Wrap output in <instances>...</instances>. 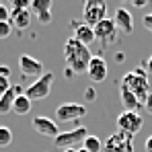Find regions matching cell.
Wrapping results in <instances>:
<instances>
[{"mask_svg":"<svg viewBox=\"0 0 152 152\" xmlns=\"http://www.w3.org/2000/svg\"><path fill=\"white\" fill-rule=\"evenodd\" d=\"M93 53L86 45L78 43L74 37H70L66 43H64V62H66V68L72 70L76 74H86V68H88V62H91Z\"/></svg>","mask_w":152,"mask_h":152,"instance_id":"6da1fadb","label":"cell"},{"mask_svg":"<svg viewBox=\"0 0 152 152\" xmlns=\"http://www.w3.org/2000/svg\"><path fill=\"white\" fill-rule=\"evenodd\" d=\"M121 84L126 86L129 93H134L136 99L142 103V105H144V101H146V97L150 95L148 74H146V70H142V68H136V70L127 72V74L121 78Z\"/></svg>","mask_w":152,"mask_h":152,"instance_id":"7a4b0ae2","label":"cell"},{"mask_svg":"<svg viewBox=\"0 0 152 152\" xmlns=\"http://www.w3.org/2000/svg\"><path fill=\"white\" fill-rule=\"evenodd\" d=\"M53 78H56L53 72H45V74H41L35 82H31V84L25 88V97L31 103L48 99V95H50V91H51V84H53Z\"/></svg>","mask_w":152,"mask_h":152,"instance_id":"3957f363","label":"cell"},{"mask_svg":"<svg viewBox=\"0 0 152 152\" xmlns=\"http://www.w3.org/2000/svg\"><path fill=\"white\" fill-rule=\"evenodd\" d=\"M82 19H84V25L88 27L99 25L101 21L107 19V4L103 0H86L82 8Z\"/></svg>","mask_w":152,"mask_h":152,"instance_id":"277c9868","label":"cell"},{"mask_svg":"<svg viewBox=\"0 0 152 152\" xmlns=\"http://www.w3.org/2000/svg\"><path fill=\"white\" fill-rule=\"evenodd\" d=\"M144 126V117L138 111H121L117 117V129L126 136H136Z\"/></svg>","mask_w":152,"mask_h":152,"instance_id":"5b68a950","label":"cell"},{"mask_svg":"<svg viewBox=\"0 0 152 152\" xmlns=\"http://www.w3.org/2000/svg\"><path fill=\"white\" fill-rule=\"evenodd\" d=\"M86 136H88V129L80 126V127L70 129V132H60L53 142H56V148L66 150V148H76V146H80V144L86 140Z\"/></svg>","mask_w":152,"mask_h":152,"instance_id":"8992f818","label":"cell"},{"mask_svg":"<svg viewBox=\"0 0 152 152\" xmlns=\"http://www.w3.org/2000/svg\"><path fill=\"white\" fill-rule=\"evenodd\" d=\"M93 31H95V41H101L103 48H107V45H111V43H115V39H117V27L113 23V19H105L101 21L99 25L93 27Z\"/></svg>","mask_w":152,"mask_h":152,"instance_id":"52a82bcc","label":"cell"},{"mask_svg":"<svg viewBox=\"0 0 152 152\" xmlns=\"http://www.w3.org/2000/svg\"><path fill=\"white\" fill-rule=\"evenodd\" d=\"M84 115H86V107L78 105V103H64V105H60L56 109V121H62V124L82 119Z\"/></svg>","mask_w":152,"mask_h":152,"instance_id":"ba28073f","label":"cell"},{"mask_svg":"<svg viewBox=\"0 0 152 152\" xmlns=\"http://www.w3.org/2000/svg\"><path fill=\"white\" fill-rule=\"evenodd\" d=\"M103 152H134L132 136H126V134H121V132L113 134V136L105 142Z\"/></svg>","mask_w":152,"mask_h":152,"instance_id":"9c48e42d","label":"cell"},{"mask_svg":"<svg viewBox=\"0 0 152 152\" xmlns=\"http://www.w3.org/2000/svg\"><path fill=\"white\" fill-rule=\"evenodd\" d=\"M19 70H21L23 76H35V78H39L41 72H43V62L31 58L29 53H21L19 56Z\"/></svg>","mask_w":152,"mask_h":152,"instance_id":"30bf717a","label":"cell"},{"mask_svg":"<svg viewBox=\"0 0 152 152\" xmlns=\"http://www.w3.org/2000/svg\"><path fill=\"white\" fill-rule=\"evenodd\" d=\"M31 126H33V129H35L39 136H45V138H51V140H56L58 134H60L58 124H56L53 119H50V117H33Z\"/></svg>","mask_w":152,"mask_h":152,"instance_id":"8fae6325","label":"cell"},{"mask_svg":"<svg viewBox=\"0 0 152 152\" xmlns=\"http://www.w3.org/2000/svg\"><path fill=\"white\" fill-rule=\"evenodd\" d=\"M86 76L91 78V82H105L107 78V62L101 56H93L86 68Z\"/></svg>","mask_w":152,"mask_h":152,"instance_id":"7c38bea8","label":"cell"},{"mask_svg":"<svg viewBox=\"0 0 152 152\" xmlns=\"http://www.w3.org/2000/svg\"><path fill=\"white\" fill-rule=\"evenodd\" d=\"M113 23H115V27H117L119 33H132V31H134V17H132V12H129L127 8H124V6H119V8L115 10Z\"/></svg>","mask_w":152,"mask_h":152,"instance_id":"4fadbf2b","label":"cell"},{"mask_svg":"<svg viewBox=\"0 0 152 152\" xmlns=\"http://www.w3.org/2000/svg\"><path fill=\"white\" fill-rule=\"evenodd\" d=\"M31 10L29 8H10V25L12 29H19L23 31L31 25Z\"/></svg>","mask_w":152,"mask_h":152,"instance_id":"5bb4252c","label":"cell"},{"mask_svg":"<svg viewBox=\"0 0 152 152\" xmlns=\"http://www.w3.org/2000/svg\"><path fill=\"white\" fill-rule=\"evenodd\" d=\"M74 27V39L78 43H82V45H91L93 41H95V31H93V27L84 25V23H72Z\"/></svg>","mask_w":152,"mask_h":152,"instance_id":"9a60e30c","label":"cell"},{"mask_svg":"<svg viewBox=\"0 0 152 152\" xmlns=\"http://www.w3.org/2000/svg\"><path fill=\"white\" fill-rule=\"evenodd\" d=\"M19 95H23V88H21V86H10V88L0 97V115H6L8 111H12V103H15V99H17Z\"/></svg>","mask_w":152,"mask_h":152,"instance_id":"2e32d148","label":"cell"},{"mask_svg":"<svg viewBox=\"0 0 152 152\" xmlns=\"http://www.w3.org/2000/svg\"><path fill=\"white\" fill-rule=\"evenodd\" d=\"M119 97H121V105L126 107V111H140L142 103L138 101V99H136V95H134V93H129L124 84L119 86Z\"/></svg>","mask_w":152,"mask_h":152,"instance_id":"e0dca14e","label":"cell"},{"mask_svg":"<svg viewBox=\"0 0 152 152\" xmlns=\"http://www.w3.org/2000/svg\"><path fill=\"white\" fill-rule=\"evenodd\" d=\"M12 111L17 113V115H27L29 111H31V101L25 97V93L23 95H19L15 103H12Z\"/></svg>","mask_w":152,"mask_h":152,"instance_id":"ac0fdd59","label":"cell"},{"mask_svg":"<svg viewBox=\"0 0 152 152\" xmlns=\"http://www.w3.org/2000/svg\"><path fill=\"white\" fill-rule=\"evenodd\" d=\"M82 148L86 152H103V142L97 136H86V140L82 142Z\"/></svg>","mask_w":152,"mask_h":152,"instance_id":"d6986e66","label":"cell"},{"mask_svg":"<svg viewBox=\"0 0 152 152\" xmlns=\"http://www.w3.org/2000/svg\"><path fill=\"white\" fill-rule=\"evenodd\" d=\"M51 0H33L31 2V6H29V10H33L35 15H41V12H50L51 10Z\"/></svg>","mask_w":152,"mask_h":152,"instance_id":"ffe728a7","label":"cell"},{"mask_svg":"<svg viewBox=\"0 0 152 152\" xmlns=\"http://www.w3.org/2000/svg\"><path fill=\"white\" fill-rule=\"evenodd\" d=\"M10 144H12V132H10V127L0 126V148H6Z\"/></svg>","mask_w":152,"mask_h":152,"instance_id":"44dd1931","label":"cell"},{"mask_svg":"<svg viewBox=\"0 0 152 152\" xmlns=\"http://www.w3.org/2000/svg\"><path fill=\"white\" fill-rule=\"evenodd\" d=\"M10 33H12V25H10V21H8V23H0V39L10 37Z\"/></svg>","mask_w":152,"mask_h":152,"instance_id":"7402d4cb","label":"cell"},{"mask_svg":"<svg viewBox=\"0 0 152 152\" xmlns=\"http://www.w3.org/2000/svg\"><path fill=\"white\" fill-rule=\"evenodd\" d=\"M10 21V8L6 4H0V23H8Z\"/></svg>","mask_w":152,"mask_h":152,"instance_id":"603a6c76","label":"cell"},{"mask_svg":"<svg viewBox=\"0 0 152 152\" xmlns=\"http://www.w3.org/2000/svg\"><path fill=\"white\" fill-rule=\"evenodd\" d=\"M142 27H144L148 33H152V12H148V15L142 17Z\"/></svg>","mask_w":152,"mask_h":152,"instance_id":"cb8c5ba5","label":"cell"},{"mask_svg":"<svg viewBox=\"0 0 152 152\" xmlns=\"http://www.w3.org/2000/svg\"><path fill=\"white\" fill-rule=\"evenodd\" d=\"M37 21H39V25H50V23H51V10H50V12H41V15H37Z\"/></svg>","mask_w":152,"mask_h":152,"instance_id":"d4e9b609","label":"cell"},{"mask_svg":"<svg viewBox=\"0 0 152 152\" xmlns=\"http://www.w3.org/2000/svg\"><path fill=\"white\" fill-rule=\"evenodd\" d=\"M10 86H12V84L8 82V78H4V76H0V97H2V95H4V93H6V91H8Z\"/></svg>","mask_w":152,"mask_h":152,"instance_id":"484cf974","label":"cell"},{"mask_svg":"<svg viewBox=\"0 0 152 152\" xmlns=\"http://www.w3.org/2000/svg\"><path fill=\"white\" fill-rule=\"evenodd\" d=\"M29 6H31V2H27V0H15L10 4V8H29Z\"/></svg>","mask_w":152,"mask_h":152,"instance_id":"4316f807","label":"cell"},{"mask_svg":"<svg viewBox=\"0 0 152 152\" xmlns=\"http://www.w3.org/2000/svg\"><path fill=\"white\" fill-rule=\"evenodd\" d=\"M84 99H86V101H95V99H97V91H95V88H86V91H84Z\"/></svg>","mask_w":152,"mask_h":152,"instance_id":"83f0119b","label":"cell"},{"mask_svg":"<svg viewBox=\"0 0 152 152\" xmlns=\"http://www.w3.org/2000/svg\"><path fill=\"white\" fill-rule=\"evenodd\" d=\"M142 107H144V109H146V111L152 115V93L146 97V101H144V105H142Z\"/></svg>","mask_w":152,"mask_h":152,"instance_id":"f1b7e54d","label":"cell"},{"mask_svg":"<svg viewBox=\"0 0 152 152\" xmlns=\"http://www.w3.org/2000/svg\"><path fill=\"white\" fill-rule=\"evenodd\" d=\"M144 66H146V68H144V70H146V74H152V56L144 62Z\"/></svg>","mask_w":152,"mask_h":152,"instance_id":"f546056e","label":"cell"},{"mask_svg":"<svg viewBox=\"0 0 152 152\" xmlns=\"http://www.w3.org/2000/svg\"><path fill=\"white\" fill-rule=\"evenodd\" d=\"M144 150L146 152H152V136L146 138V142H144Z\"/></svg>","mask_w":152,"mask_h":152,"instance_id":"4dcf8cb0","label":"cell"},{"mask_svg":"<svg viewBox=\"0 0 152 152\" xmlns=\"http://www.w3.org/2000/svg\"><path fill=\"white\" fill-rule=\"evenodd\" d=\"M0 76L8 78V76H10V68H8V66H0Z\"/></svg>","mask_w":152,"mask_h":152,"instance_id":"1f68e13d","label":"cell"},{"mask_svg":"<svg viewBox=\"0 0 152 152\" xmlns=\"http://www.w3.org/2000/svg\"><path fill=\"white\" fill-rule=\"evenodd\" d=\"M132 4H134L136 8H144V6H146L148 2H146V0H132Z\"/></svg>","mask_w":152,"mask_h":152,"instance_id":"d6a6232c","label":"cell"},{"mask_svg":"<svg viewBox=\"0 0 152 152\" xmlns=\"http://www.w3.org/2000/svg\"><path fill=\"white\" fill-rule=\"evenodd\" d=\"M72 76H74V72H72V70H68V68L64 70V78H72Z\"/></svg>","mask_w":152,"mask_h":152,"instance_id":"836d02e7","label":"cell"},{"mask_svg":"<svg viewBox=\"0 0 152 152\" xmlns=\"http://www.w3.org/2000/svg\"><path fill=\"white\" fill-rule=\"evenodd\" d=\"M62 152H76V148H66V150H62Z\"/></svg>","mask_w":152,"mask_h":152,"instance_id":"e575fe53","label":"cell"},{"mask_svg":"<svg viewBox=\"0 0 152 152\" xmlns=\"http://www.w3.org/2000/svg\"><path fill=\"white\" fill-rule=\"evenodd\" d=\"M76 152H86V150L84 148H76Z\"/></svg>","mask_w":152,"mask_h":152,"instance_id":"d590c367","label":"cell"}]
</instances>
